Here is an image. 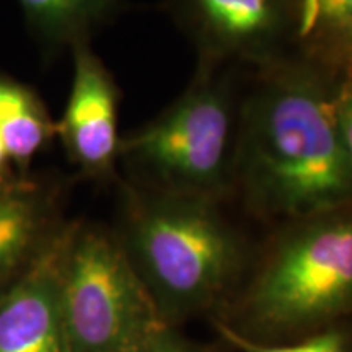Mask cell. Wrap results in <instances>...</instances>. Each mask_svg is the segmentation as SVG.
Segmentation results:
<instances>
[{"label":"cell","instance_id":"cell-1","mask_svg":"<svg viewBox=\"0 0 352 352\" xmlns=\"http://www.w3.org/2000/svg\"><path fill=\"white\" fill-rule=\"evenodd\" d=\"M232 197L279 223L352 201L338 74L298 50L254 69L240 98Z\"/></svg>","mask_w":352,"mask_h":352},{"label":"cell","instance_id":"cell-2","mask_svg":"<svg viewBox=\"0 0 352 352\" xmlns=\"http://www.w3.org/2000/svg\"><path fill=\"white\" fill-rule=\"evenodd\" d=\"M227 201L122 186V248L166 324L226 305L248 267Z\"/></svg>","mask_w":352,"mask_h":352},{"label":"cell","instance_id":"cell-3","mask_svg":"<svg viewBox=\"0 0 352 352\" xmlns=\"http://www.w3.org/2000/svg\"><path fill=\"white\" fill-rule=\"evenodd\" d=\"M227 302L220 321L259 342L351 324L352 201L279 223Z\"/></svg>","mask_w":352,"mask_h":352},{"label":"cell","instance_id":"cell-4","mask_svg":"<svg viewBox=\"0 0 352 352\" xmlns=\"http://www.w3.org/2000/svg\"><path fill=\"white\" fill-rule=\"evenodd\" d=\"M240 88L230 69L196 67L160 114L121 139L132 184L228 201L239 132Z\"/></svg>","mask_w":352,"mask_h":352},{"label":"cell","instance_id":"cell-5","mask_svg":"<svg viewBox=\"0 0 352 352\" xmlns=\"http://www.w3.org/2000/svg\"><path fill=\"white\" fill-rule=\"evenodd\" d=\"M69 352H127L166 324L118 236L70 227L60 266Z\"/></svg>","mask_w":352,"mask_h":352},{"label":"cell","instance_id":"cell-6","mask_svg":"<svg viewBox=\"0 0 352 352\" xmlns=\"http://www.w3.org/2000/svg\"><path fill=\"white\" fill-rule=\"evenodd\" d=\"M196 67L259 69L297 50L296 0H165Z\"/></svg>","mask_w":352,"mask_h":352},{"label":"cell","instance_id":"cell-7","mask_svg":"<svg viewBox=\"0 0 352 352\" xmlns=\"http://www.w3.org/2000/svg\"><path fill=\"white\" fill-rule=\"evenodd\" d=\"M72 85L56 131L83 176L108 179L121 153L120 90L90 43L72 46Z\"/></svg>","mask_w":352,"mask_h":352},{"label":"cell","instance_id":"cell-8","mask_svg":"<svg viewBox=\"0 0 352 352\" xmlns=\"http://www.w3.org/2000/svg\"><path fill=\"white\" fill-rule=\"evenodd\" d=\"M67 230L54 236L0 296V352H69L60 315V266Z\"/></svg>","mask_w":352,"mask_h":352},{"label":"cell","instance_id":"cell-9","mask_svg":"<svg viewBox=\"0 0 352 352\" xmlns=\"http://www.w3.org/2000/svg\"><path fill=\"white\" fill-rule=\"evenodd\" d=\"M56 124L32 90L0 78V139L10 162L25 168L56 134Z\"/></svg>","mask_w":352,"mask_h":352},{"label":"cell","instance_id":"cell-10","mask_svg":"<svg viewBox=\"0 0 352 352\" xmlns=\"http://www.w3.org/2000/svg\"><path fill=\"white\" fill-rule=\"evenodd\" d=\"M26 20L52 46L90 43V34L114 16L121 0H19Z\"/></svg>","mask_w":352,"mask_h":352},{"label":"cell","instance_id":"cell-11","mask_svg":"<svg viewBox=\"0 0 352 352\" xmlns=\"http://www.w3.org/2000/svg\"><path fill=\"white\" fill-rule=\"evenodd\" d=\"M44 222V202L33 188L0 191V277L33 248Z\"/></svg>","mask_w":352,"mask_h":352},{"label":"cell","instance_id":"cell-12","mask_svg":"<svg viewBox=\"0 0 352 352\" xmlns=\"http://www.w3.org/2000/svg\"><path fill=\"white\" fill-rule=\"evenodd\" d=\"M220 336L241 352H349L352 346V331L346 327L328 328L324 331L310 334L287 344L259 342L241 336L222 321H215Z\"/></svg>","mask_w":352,"mask_h":352},{"label":"cell","instance_id":"cell-13","mask_svg":"<svg viewBox=\"0 0 352 352\" xmlns=\"http://www.w3.org/2000/svg\"><path fill=\"white\" fill-rule=\"evenodd\" d=\"M297 46L321 33L352 25V0H296Z\"/></svg>","mask_w":352,"mask_h":352},{"label":"cell","instance_id":"cell-14","mask_svg":"<svg viewBox=\"0 0 352 352\" xmlns=\"http://www.w3.org/2000/svg\"><path fill=\"white\" fill-rule=\"evenodd\" d=\"M297 50L334 74L352 70V25L307 39Z\"/></svg>","mask_w":352,"mask_h":352},{"label":"cell","instance_id":"cell-15","mask_svg":"<svg viewBox=\"0 0 352 352\" xmlns=\"http://www.w3.org/2000/svg\"><path fill=\"white\" fill-rule=\"evenodd\" d=\"M127 352H208L202 351L184 340L173 331V327L170 324H164L158 328L152 334H148L145 340H142L139 344H135L132 349Z\"/></svg>","mask_w":352,"mask_h":352},{"label":"cell","instance_id":"cell-16","mask_svg":"<svg viewBox=\"0 0 352 352\" xmlns=\"http://www.w3.org/2000/svg\"><path fill=\"white\" fill-rule=\"evenodd\" d=\"M338 114L352 157V70L338 74Z\"/></svg>","mask_w":352,"mask_h":352},{"label":"cell","instance_id":"cell-17","mask_svg":"<svg viewBox=\"0 0 352 352\" xmlns=\"http://www.w3.org/2000/svg\"><path fill=\"white\" fill-rule=\"evenodd\" d=\"M8 162H10V158H8V153L6 151V147H3L2 139H0V191H3V189L8 188L6 182Z\"/></svg>","mask_w":352,"mask_h":352}]
</instances>
